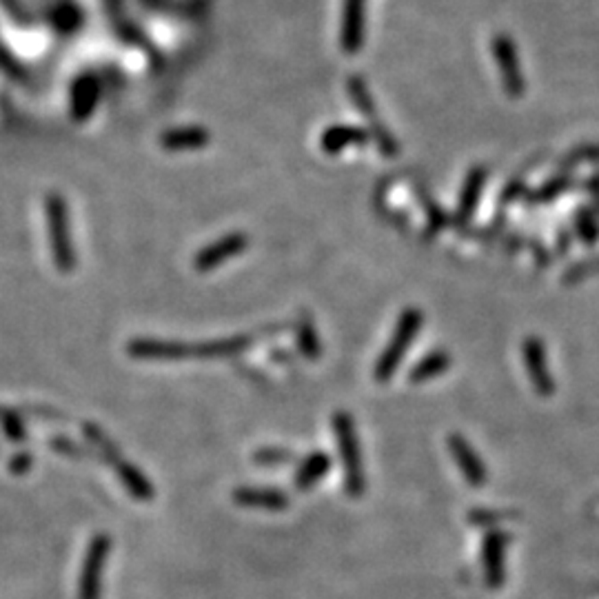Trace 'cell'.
<instances>
[{"mask_svg": "<svg viewBox=\"0 0 599 599\" xmlns=\"http://www.w3.org/2000/svg\"><path fill=\"white\" fill-rule=\"evenodd\" d=\"M338 438L340 457H342L344 466V488L351 497H360L366 488L365 480V466H362V453H360V439H357L356 422L347 411H338L331 420Z\"/></svg>", "mask_w": 599, "mask_h": 599, "instance_id": "1", "label": "cell"}, {"mask_svg": "<svg viewBox=\"0 0 599 599\" xmlns=\"http://www.w3.org/2000/svg\"><path fill=\"white\" fill-rule=\"evenodd\" d=\"M422 324H424L422 311H417V308H406V311H402L387 349H384L382 356H380L378 362H375L373 375L380 384H387L389 380L396 375V371L399 369V362H402V357L406 356L408 347L413 344V340H415Z\"/></svg>", "mask_w": 599, "mask_h": 599, "instance_id": "2", "label": "cell"}, {"mask_svg": "<svg viewBox=\"0 0 599 599\" xmlns=\"http://www.w3.org/2000/svg\"><path fill=\"white\" fill-rule=\"evenodd\" d=\"M45 216H47L49 240H52L53 262L62 274H70L76 267V251L71 242L70 209L61 193H49L45 198Z\"/></svg>", "mask_w": 599, "mask_h": 599, "instance_id": "3", "label": "cell"}, {"mask_svg": "<svg viewBox=\"0 0 599 599\" xmlns=\"http://www.w3.org/2000/svg\"><path fill=\"white\" fill-rule=\"evenodd\" d=\"M349 94H351L356 107L360 109V111L365 113L366 120H369V135L375 140L380 153H382L384 158H396L398 152H399L398 140L393 138L391 131H389L387 127H384L382 122L378 120V111H375V104H373V100H371L369 89H366V85L362 83L360 76H353V78H349Z\"/></svg>", "mask_w": 599, "mask_h": 599, "instance_id": "4", "label": "cell"}, {"mask_svg": "<svg viewBox=\"0 0 599 599\" xmlns=\"http://www.w3.org/2000/svg\"><path fill=\"white\" fill-rule=\"evenodd\" d=\"M491 52L496 56L499 78H502V87L506 96L520 98L524 94L526 83L524 74H521L520 58H517L515 43L508 34H496L491 38Z\"/></svg>", "mask_w": 599, "mask_h": 599, "instance_id": "5", "label": "cell"}, {"mask_svg": "<svg viewBox=\"0 0 599 599\" xmlns=\"http://www.w3.org/2000/svg\"><path fill=\"white\" fill-rule=\"evenodd\" d=\"M521 360H524V369L529 373L535 393L542 398H551L555 393V380H553L551 369H548L546 349H544L542 340L535 338V335L526 338L521 342Z\"/></svg>", "mask_w": 599, "mask_h": 599, "instance_id": "6", "label": "cell"}, {"mask_svg": "<svg viewBox=\"0 0 599 599\" xmlns=\"http://www.w3.org/2000/svg\"><path fill=\"white\" fill-rule=\"evenodd\" d=\"M127 353L140 360H189L192 344L178 342V340L135 338L127 344Z\"/></svg>", "mask_w": 599, "mask_h": 599, "instance_id": "7", "label": "cell"}, {"mask_svg": "<svg viewBox=\"0 0 599 599\" xmlns=\"http://www.w3.org/2000/svg\"><path fill=\"white\" fill-rule=\"evenodd\" d=\"M109 548H111L109 535H96L92 539V544H89V551L85 555L83 573H80V599H98L100 575H103Z\"/></svg>", "mask_w": 599, "mask_h": 599, "instance_id": "8", "label": "cell"}, {"mask_svg": "<svg viewBox=\"0 0 599 599\" xmlns=\"http://www.w3.org/2000/svg\"><path fill=\"white\" fill-rule=\"evenodd\" d=\"M249 247V235L240 234V231H234V234L222 235L220 240H216L213 244H207L204 249H200L196 260H193V267L196 271H211L216 267L225 265L226 260H231L234 256L242 253L244 249Z\"/></svg>", "mask_w": 599, "mask_h": 599, "instance_id": "9", "label": "cell"}, {"mask_svg": "<svg viewBox=\"0 0 599 599\" xmlns=\"http://www.w3.org/2000/svg\"><path fill=\"white\" fill-rule=\"evenodd\" d=\"M487 178H488L487 167L484 165L471 167V171L464 178V187H462V192H460V200H457L455 216H453V222H451L453 226L464 229V226L469 225L473 213L478 211V202H480V198H482Z\"/></svg>", "mask_w": 599, "mask_h": 599, "instance_id": "10", "label": "cell"}, {"mask_svg": "<svg viewBox=\"0 0 599 599\" xmlns=\"http://www.w3.org/2000/svg\"><path fill=\"white\" fill-rule=\"evenodd\" d=\"M448 451H451V457L455 460V464L460 466L462 475H464L466 482L471 484V487H482V484H487V466H484V462L480 460L478 453L471 448V444L466 442L464 438H462L460 433H451L448 435Z\"/></svg>", "mask_w": 599, "mask_h": 599, "instance_id": "11", "label": "cell"}, {"mask_svg": "<svg viewBox=\"0 0 599 599\" xmlns=\"http://www.w3.org/2000/svg\"><path fill=\"white\" fill-rule=\"evenodd\" d=\"M365 3L366 0H344L342 49L347 53L360 52L365 40Z\"/></svg>", "mask_w": 599, "mask_h": 599, "instance_id": "12", "label": "cell"}, {"mask_svg": "<svg viewBox=\"0 0 599 599\" xmlns=\"http://www.w3.org/2000/svg\"><path fill=\"white\" fill-rule=\"evenodd\" d=\"M234 499L240 506L262 508V511H284L289 506V496L278 488L238 487L234 491Z\"/></svg>", "mask_w": 599, "mask_h": 599, "instance_id": "13", "label": "cell"}, {"mask_svg": "<svg viewBox=\"0 0 599 599\" xmlns=\"http://www.w3.org/2000/svg\"><path fill=\"white\" fill-rule=\"evenodd\" d=\"M253 344V335H231V338L209 340L192 344V357H234L247 351Z\"/></svg>", "mask_w": 599, "mask_h": 599, "instance_id": "14", "label": "cell"}, {"mask_svg": "<svg viewBox=\"0 0 599 599\" xmlns=\"http://www.w3.org/2000/svg\"><path fill=\"white\" fill-rule=\"evenodd\" d=\"M331 469V457L324 451H313L300 462L296 475H293V484L298 491H308L313 484L320 482Z\"/></svg>", "mask_w": 599, "mask_h": 599, "instance_id": "15", "label": "cell"}, {"mask_svg": "<svg viewBox=\"0 0 599 599\" xmlns=\"http://www.w3.org/2000/svg\"><path fill=\"white\" fill-rule=\"evenodd\" d=\"M369 131H365L362 127H351V125H335L329 127L322 135V149L326 153H340L344 147H353V144H365L369 143Z\"/></svg>", "mask_w": 599, "mask_h": 599, "instance_id": "16", "label": "cell"}, {"mask_svg": "<svg viewBox=\"0 0 599 599\" xmlns=\"http://www.w3.org/2000/svg\"><path fill=\"white\" fill-rule=\"evenodd\" d=\"M211 140L207 129L202 127H178L162 134L160 144L169 152H185V149H200Z\"/></svg>", "mask_w": 599, "mask_h": 599, "instance_id": "17", "label": "cell"}, {"mask_svg": "<svg viewBox=\"0 0 599 599\" xmlns=\"http://www.w3.org/2000/svg\"><path fill=\"white\" fill-rule=\"evenodd\" d=\"M111 469L116 471L118 480L122 482V487L129 491L131 497L135 499H153L156 496V491H153L152 482H149L147 478H144V473L140 469H135L134 464H129L127 460H118L116 464H111Z\"/></svg>", "mask_w": 599, "mask_h": 599, "instance_id": "18", "label": "cell"}, {"mask_svg": "<svg viewBox=\"0 0 599 599\" xmlns=\"http://www.w3.org/2000/svg\"><path fill=\"white\" fill-rule=\"evenodd\" d=\"M448 366H451V353L444 351V349L431 351L429 356H424L415 366H413L411 373H408V380H411V384H422L426 382V380H433L438 378V375L447 373Z\"/></svg>", "mask_w": 599, "mask_h": 599, "instance_id": "19", "label": "cell"}, {"mask_svg": "<svg viewBox=\"0 0 599 599\" xmlns=\"http://www.w3.org/2000/svg\"><path fill=\"white\" fill-rule=\"evenodd\" d=\"M575 185V178L570 171H562V174L553 176L551 180H546L544 185H539V187H535L533 192H526V202L533 204V207H539V204H546L551 202V200L560 198L562 193L569 192L570 187Z\"/></svg>", "mask_w": 599, "mask_h": 599, "instance_id": "20", "label": "cell"}, {"mask_svg": "<svg viewBox=\"0 0 599 599\" xmlns=\"http://www.w3.org/2000/svg\"><path fill=\"white\" fill-rule=\"evenodd\" d=\"M98 100V80L94 76L80 78V83L74 87V116L76 120H85L92 113L94 104Z\"/></svg>", "mask_w": 599, "mask_h": 599, "instance_id": "21", "label": "cell"}, {"mask_svg": "<svg viewBox=\"0 0 599 599\" xmlns=\"http://www.w3.org/2000/svg\"><path fill=\"white\" fill-rule=\"evenodd\" d=\"M296 338H298L300 351H302L304 357H308V360H316V357H320V353H322L320 338H317L316 326H313V322L308 320L307 316H302L298 320Z\"/></svg>", "mask_w": 599, "mask_h": 599, "instance_id": "22", "label": "cell"}, {"mask_svg": "<svg viewBox=\"0 0 599 599\" xmlns=\"http://www.w3.org/2000/svg\"><path fill=\"white\" fill-rule=\"evenodd\" d=\"M575 231H578V238L584 240V244H588V247L597 242L599 222L593 209H582V211L575 213Z\"/></svg>", "mask_w": 599, "mask_h": 599, "instance_id": "23", "label": "cell"}, {"mask_svg": "<svg viewBox=\"0 0 599 599\" xmlns=\"http://www.w3.org/2000/svg\"><path fill=\"white\" fill-rule=\"evenodd\" d=\"M582 162H599V144H582L562 160V171H570Z\"/></svg>", "mask_w": 599, "mask_h": 599, "instance_id": "24", "label": "cell"}, {"mask_svg": "<svg viewBox=\"0 0 599 599\" xmlns=\"http://www.w3.org/2000/svg\"><path fill=\"white\" fill-rule=\"evenodd\" d=\"M597 271H599V256L591 258V260L578 262V265L570 267V269L564 274V278H562V283H564V284H578V283H582V280L595 275Z\"/></svg>", "mask_w": 599, "mask_h": 599, "instance_id": "25", "label": "cell"}, {"mask_svg": "<svg viewBox=\"0 0 599 599\" xmlns=\"http://www.w3.org/2000/svg\"><path fill=\"white\" fill-rule=\"evenodd\" d=\"M293 460H296V455H293L291 451H287V448L269 447V448H260V451L253 453V462H256V464H265V466L287 464V462H293Z\"/></svg>", "mask_w": 599, "mask_h": 599, "instance_id": "26", "label": "cell"}, {"mask_svg": "<svg viewBox=\"0 0 599 599\" xmlns=\"http://www.w3.org/2000/svg\"><path fill=\"white\" fill-rule=\"evenodd\" d=\"M422 198H424V209L426 216H429V234H438V231H442L448 225V216L426 193H422Z\"/></svg>", "mask_w": 599, "mask_h": 599, "instance_id": "27", "label": "cell"}, {"mask_svg": "<svg viewBox=\"0 0 599 599\" xmlns=\"http://www.w3.org/2000/svg\"><path fill=\"white\" fill-rule=\"evenodd\" d=\"M0 415H3V426L7 438L13 439V442H22L25 439V426H22L21 415L12 411H0Z\"/></svg>", "mask_w": 599, "mask_h": 599, "instance_id": "28", "label": "cell"}, {"mask_svg": "<svg viewBox=\"0 0 599 599\" xmlns=\"http://www.w3.org/2000/svg\"><path fill=\"white\" fill-rule=\"evenodd\" d=\"M52 447L56 448V451L61 453V455L76 457V460H85V457H87V453H85L83 448L78 447V444L71 442V439H67V438H56V439H52Z\"/></svg>", "mask_w": 599, "mask_h": 599, "instance_id": "29", "label": "cell"}, {"mask_svg": "<svg viewBox=\"0 0 599 599\" xmlns=\"http://www.w3.org/2000/svg\"><path fill=\"white\" fill-rule=\"evenodd\" d=\"M521 196H526V185L521 178H515V180H511L506 187H504L502 196H499V204H502V207H506L508 202H513V200H517Z\"/></svg>", "mask_w": 599, "mask_h": 599, "instance_id": "30", "label": "cell"}, {"mask_svg": "<svg viewBox=\"0 0 599 599\" xmlns=\"http://www.w3.org/2000/svg\"><path fill=\"white\" fill-rule=\"evenodd\" d=\"M31 464H34V460H31L29 455H21L16 462H12V469L16 471V473H25Z\"/></svg>", "mask_w": 599, "mask_h": 599, "instance_id": "31", "label": "cell"}, {"mask_svg": "<svg viewBox=\"0 0 599 599\" xmlns=\"http://www.w3.org/2000/svg\"><path fill=\"white\" fill-rule=\"evenodd\" d=\"M584 189H588V192L597 193L599 192V176H593V178H588L587 183H584Z\"/></svg>", "mask_w": 599, "mask_h": 599, "instance_id": "32", "label": "cell"}, {"mask_svg": "<svg viewBox=\"0 0 599 599\" xmlns=\"http://www.w3.org/2000/svg\"><path fill=\"white\" fill-rule=\"evenodd\" d=\"M595 209H597V211H599V202H597V207H595Z\"/></svg>", "mask_w": 599, "mask_h": 599, "instance_id": "33", "label": "cell"}]
</instances>
